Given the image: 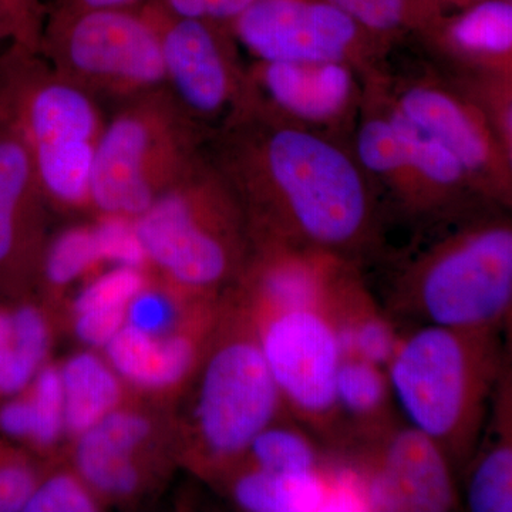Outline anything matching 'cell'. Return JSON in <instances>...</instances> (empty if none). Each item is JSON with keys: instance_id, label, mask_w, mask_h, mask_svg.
Segmentation results:
<instances>
[{"instance_id": "6da1fadb", "label": "cell", "mask_w": 512, "mask_h": 512, "mask_svg": "<svg viewBox=\"0 0 512 512\" xmlns=\"http://www.w3.org/2000/svg\"><path fill=\"white\" fill-rule=\"evenodd\" d=\"M237 194L252 241L322 249L357 265L376 238L375 202L355 161L329 140L271 119L252 101L207 154Z\"/></svg>"}, {"instance_id": "7a4b0ae2", "label": "cell", "mask_w": 512, "mask_h": 512, "mask_svg": "<svg viewBox=\"0 0 512 512\" xmlns=\"http://www.w3.org/2000/svg\"><path fill=\"white\" fill-rule=\"evenodd\" d=\"M501 333L417 325L386 366L406 423L446 454L456 474L473 457L491 399L510 365Z\"/></svg>"}, {"instance_id": "3957f363", "label": "cell", "mask_w": 512, "mask_h": 512, "mask_svg": "<svg viewBox=\"0 0 512 512\" xmlns=\"http://www.w3.org/2000/svg\"><path fill=\"white\" fill-rule=\"evenodd\" d=\"M107 117L101 103L64 79L39 52L0 55V123L28 150L45 197L90 205L94 153Z\"/></svg>"}, {"instance_id": "277c9868", "label": "cell", "mask_w": 512, "mask_h": 512, "mask_svg": "<svg viewBox=\"0 0 512 512\" xmlns=\"http://www.w3.org/2000/svg\"><path fill=\"white\" fill-rule=\"evenodd\" d=\"M394 318L501 333L510 328L512 228L485 218L431 245L400 271L389 293Z\"/></svg>"}, {"instance_id": "5b68a950", "label": "cell", "mask_w": 512, "mask_h": 512, "mask_svg": "<svg viewBox=\"0 0 512 512\" xmlns=\"http://www.w3.org/2000/svg\"><path fill=\"white\" fill-rule=\"evenodd\" d=\"M133 222L147 259L195 291L237 274L252 239L237 194L207 154Z\"/></svg>"}, {"instance_id": "8992f818", "label": "cell", "mask_w": 512, "mask_h": 512, "mask_svg": "<svg viewBox=\"0 0 512 512\" xmlns=\"http://www.w3.org/2000/svg\"><path fill=\"white\" fill-rule=\"evenodd\" d=\"M204 130L167 87L114 106L93 158L90 205L136 220L202 156Z\"/></svg>"}, {"instance_id": "52a82bcc", "label": "cell", "mask_w": 512, "mask_h": 512, "mask_svg": "<svg viewBox=\"0 0 512 512\" xmlns=\"http://www.w3.org/2000/svg\"><path fill=\"white\" fill-rule=\"evenodd\" d=\"M40 55L99 103L165 86L156 26L143 8L59 9L46 16Z\"/></svg>"}, {"instance_id": "ba28073f", "label": "cell", "mask_w": 512, "mask_h": 512, "mask_svg": "<svg viewBox=\"0 0 512 512\" xmlns=\"http://www.w3.org/2000/svg\"><path fill=\"white\" fill-rule=\"evenodd\" d=\"M239 328L228 332L202 369L194 421L197 443L214 463L244 456L251 441L286 412L272 379L251 309Z\"/></svg>"}, {"instance_id": "9c48e42d", "label": "cell", "mask_w": 512, "mask_h": 512, "mask_svg": "<svg viewBox=\"0 0 512 512\" xmlns=\"http://www.w3.org/2000/svg\"><path fill=\"white\" fill-rule=\"evenodd\" d=\"M251 312L286 412L326 447H338L343 423L336 377L345 356L328 313L323 308Z\"/></svg>"}, {"instance_id": "30bf717a", "label": "cell", "mask_w": 512, "mask_h": 512, "mask_svg": "<svg viewBox=\"0 0 512 512\" xmlns=\"http://www.w3.org/2000/svg\"><path fill=\"white\" fill-rule=\"evenodd\" d=\"M332 450L356 467L369 511L443 512L461 505L446 454L409 423L394 421Z\"/></svg>"}, {"instance_id": "8fae6325", "label": "cell", "mask_w": 512, "mask_h": 512, "mask_svg": "<svg viewBox=\"0 0 512 512\" xmlns=\"http://www.w3.org/2000/svg\"><path fill=\"white\" fill-rule=\"evenodd\" d=\"M141 8L157 29L165 87L202 130L222 117L227 123L251 103L249 79L239 70L220 23L175 18L153 0Z\"/></svg>"}, {"instance_id": "7c38bea8", "label": "cell", "mask_w": 512, "mask_h": 512, "mask_svg": "<svg viewBox=\"0 0 512 512\" xmlns=\"http://www.w3.org/2000/svg\"><path fill=\"white\" fill-rule=\"evenodd\" d=\"M232 23L261 62H343L363 29L326 0H256Z\"/></svg>"}, {"instance_id": "4fadbf2b", "label": "cell", "mask_w": 512, "mask_h": 512, "mask_svg": "<svg viewBox=\"0 0 512 512\" xmlns=\"http://www.w3.org/2000/svg\"><path fill=\"white\" fill-rule=\"evenodd\" d=\"M400 113L446 146L463 164L473 184L495 202H510L507 158L498 151L490 128L456 96L434 86H414L400 96Z\"/></svg>"}, {"instance_id": "5bb4252c", "label": "cell", "mask_w": 512, "mask_h": 512, "mask_svg": "<svg viewBox=\"0 0 512 512\" xmlns=\"http://www.w3.org/2000/svg\"><path fill=\"white\" fill-rule=\"evenodd\" d=\"M249 308L254 312L325 308L333 286L353 262L288 242L252 241Z\"/></svg>"}, {"instance_id": "9a60e30c", "label": "cell", "mask_w": 512, "mask_h": 512, "mask_svg": "<svg viewBox=\"0 0 512 512\" xmlns=\"http://www.w3.org/2000/svg\"><path fill=\"white\" fill-rule=\"evenodd\" d=\"M42 197L28 150L0 123V282H9L32 258Z\"/></svg>"}, {"instance_id": "2e32d148", "label": "cell", "mask_w": 512, "mask_h": 512, "mask_svg": "<svg viewBox=\"0 0 512 512\" xmlns=\"http://www.w3.org/2000/svg\"><path fill=\"white\" fill-rule=\"evenodd\" d=\"M249 83L286 116L308 123H329L343 116L355 90L343 62H261Z\"/></svg>"}, {"instance_id": "e0dca14e", "label": "cell", "mask_w": 512, "mask_h": 512, "mask_svg": "<svg viewBox=\"0 0 512 512\" xmlns=\"http://www.w3.org/2000/svg\"><path fill=\"white\" fill-rule=\"evenodd\" d=\"M464 498L471 512L512 511V379L505 367L473 457L464 468Z\"/></svg>"}, {"instance_id": "ac0fdd59", "label": "cell", "mask_w": 512, "mask_h": 512, "mask_svg": "<svg viewBox=\"0 0 512 512\" xmlns=\"http://www.w3.org/2000/svg\"><path fill=\"white\" fill-rule=\"evenodd\" d=\"M350 265L330 292L325 312L338 332L343 356H356L386 369L399 345L394 320L383 312Z\"/></svg>"}, {"instance_id": "d6986e66", "label": "cell", "mask_w": 512, "mask_h": 512, "mask_svg": "<svg viewBox=\"0 0 512 512\" xmlns=\"http://www.w3.org/2000/svg\"><path fill=\"white\" fill-rule=\"evenodd\" d=\"M150 434V423L134 413L107 414L80 434L77 467L87 483L101 493L128 495L136 490L138 471L131 454Z\"/></svg>"}, {"instance_id": "ffe728a7", "label": "cell", "mask_w": 512, "mask_h": 512, "mask_svg": "<svg viewBox=\"0 0 512 512\" xmlns=\"http://www.w3.org/2000/svg\"><path fill=\"white\" fill-rule=\"evenodd\" d=\"M113 369L146 389H168L190 375L198 343L188 335L151 336L124 325L106 346Z\"/></svg>"}, {"instance_id": "44dd1931", "label": "cell", "mask_w": 512, "mask_h": 512, "mask_svg": "<svg viewBox=\"0 0 512 512\" xmlns=\"http://www.w3.org/2000/svg\"><path fill=\"white\" fill-rule=\"evenodd\" d=\"M336 400L343 423V440L338 447L397 421L386 369L369 360L343 357L336 377Z\"/></svg>"}, {"instance_id": "7402d4cb", "label": "cell", "mask_w": 512, "mask_h": 512, "mask_svg": "<svg viewBox=\"0 0 512 512\" xmlns=\"http://www.w3.org/2000/svg\"><path fill=\"white\" fill-rule=\"evenodd\" d=\"M64 427L74 434L92 429L116 409L120 383L100 357L83 352L67 360L62 370Z\"/></svg>"}, {"instance_id": "603a6c76", "label": "cell", "mask_w": 512, "mask_h": 512, "mask_svg": "<svg viewBox=\"0 0 512 512\" xmlns=\"http://www.w3.org/2000/svg\"><path fill=\"white\" fill-rule=\"evenodd\" d=\"M49 350V329L33 306L0 311V396L25 390Z\"/></svg>"}, {"instance_id": "cb8c5ba5", "label": "cell", "mask_w": 512, "mask_h": 512, "mask_svg": "<svg viewBox=\"0 0 512 512\" xmlns=\"http://www.w3.org/2000/svg\"><path fill=\"white\" fill-rule=\"evenodd\" d=\"M444 37L470 60L507 67L512 53L511 0H484L447 20Z\"/></svg>"}, {"instance_id": "d4e9b609", "label": "cell", "mask_w": 512, "mask_h": 512, "mask_svg": "<svg viewBox=\"0 0 512 512\" xmlns=\"http://www.w3.org/2000/svg\"><path fill=\"white\" fill-rule=\"evenodd\" d=\"M245 454L251 458V466L275 473H309L328 466L329 448L320 446L301 424L278 420L262 430L251 441Z\"/></svg>"}, {"instance_id": "484cf974", "label": "cell", "mask_w": 512, "mask_h": 512, "mask_svg": "<svg viewBox=\"0 0 512 512\" xmlns=\"http://www.w3.org/2000/svg\"><path fill=\"white\" fill-rule=\"evenodd\" d=\"M357 157L367 173L389 181L407 202L409 177L402 140L389 116L366 120L357 136Z\"/></svg>"}, {"instance_id": "4316f807", "label": "cell", "mask_w": 512, "mask_h": 512, "mask_svg": "<svg viewBox=\"0 0 512 512\" xmlns=\"http://www.w3.org/2000/svg\"><path fill=\"white\" fill-rule=\"evenodd\" d=\"M100 261L94 228H73L56 239L47 252L45 271L52 284L67 285Z\"/></svg>"}, {"instance_id": "83f0119b", "label": "cell", "mask_w": 512, "mask_h": 512, "mask_svg": "<svg viewBox=\"0 0 512 512\" xmlns=\"http://www.w3.org/2000/svg\"><path fill=\"white\" fill-rule=\"evenodd\" d=\"M140 269L116 266L92 282L74 302V312L127 311L128 303L144 289Z\"/></svg>"}, {"instance_id": "f1b7e54d", "label": "cell", "mask_w": 512, "mask_h": 512, "mask_svg": "<svg viewBox=\"0 0 512 512\" xmlns=\"http://www.w3.org/2000/svg\"><path fill=\"white\" fill-rule=\"evenodd\" d=\"M33 380L30 400L35 410V433L32 440L39 446H50L64 429L62 377L55 367H43Z\"/></svg>"}, {"instance_id": "f546056e", "label": "cell", "mask_w": 512, "mask_h": 512, "mask_svg": "<svg viewBox=\"0 0 512 512\" xmlns=\"http://www.w3.org/2000/svg\"><path fill=\"white\" fill-rule=\"evenodd\" d=\"M100 261H109L116 266L140 269L147 261L144 249L134 229L133 220L120 217H104L94 227Z\"/></svg>"}, {"instance_id": "4dcf8cb0", "label": "cell", "mask_w": 512, "mask_h": 512, "mask_svg": "<svg viewBox=\"0 0 512 512\" xmlns=\"http://www.w3.org/2000/svg\"><path fill=\"white\" fill-rule=\"evenodd\" d=\"M96 510L93 498L79 481L70 476H56L36 485L26 503V512H90Z\"/></svg>"}, {"instance_id": "1f68e13d", "label": "cell", "mask_w": 512, "mask_h": 512, "mask_svg": "<svg viewBox=\"0 0 512 512\" xmlns=\"http://www.w3.org/2000/svg\"><path fill=\"white\" fill-rule=\"evenodd\" d=\"M0 20L13 45L39 52L46 15L39 0H0Z\"/></svg>"}, {"instance_id": "d6a6232c", "label": "cell", "mask_w": 512, "mask_h": 512, "mask_svg": "<svg viewBox=\"0 0 512 512\" xmlns=\"http://www.w3.org/2000/svg\"><path fill=\"white\" fill-rule=\"evenodd\" d=\"M345 12L363 30L384 33L399 28L407 18L409 0H326Z\"/></svg>"}, {"instance_id": "836d02e7", "label": "cell", "mask_w": 512, "mask_h": 512, "mask_svg": "<svg viewBox=\"0 0 512 512\" xmlns=\"http://www.w3.org/2000/svg\"><path fill=\"white\" fill-rule=\"evenodd\" d=\"M174 322V303L161 293L143 289L134 296L133 301L128 303L127 325L147 335H168L173 329Z\"/></svg>"}, {"instance_id": "e575fe53", "label": "cell", "mask_w": 512, "mask_h": 512, "mask_svg": "<svg viewBox=\"0 0 512 512\" xmlns=\"http://www.w3.org/2000/svg\"><path fill=\"white\" fill-rule=\"evenodd\" d=\"M175 18L202 20V22H234L256 0H153Z\"/></svg>"}, {"instance_id": "d590c367", "label": "cell", "mask_w": 512, "mask_h": 512, "mask_svg": "<svg viewBox=\"0 0 512 512\" xmlns=\"http://www.w3.org/2000/svg\"><path fill=\"white\" fill-rule=\"evenodd\" d=\"M36 485L35 474L25 463L0 450V512L23 511Z\"/></svg>"}, {"instance_id": "8d00e7d4", "label": "cell", "mask_w": 512, "mask_h": 512, "mask_svg": "<svg viewBox=\"0 0 512 512\" xmlns=\"http://www.w3.org/2000/svg\"><path fill=\"white\" fill-rule=\"evenodd\" d=\"M127 311H86L76 313V333L86 345L106 348L126 325Z\"/></svg>"}, {"instance_id": "74e56055", "label": "cell", "mask_w": 512, "mask_h": 512, "mask_svg": "<svg viewBox=\"0 0 512 512\" xmlns=\"http://www.w3.org/2000/svg\"><path fill=\"white\" fill-rule=\"evenodd\" d=\"M0 431L12 439L32 440L35 433V410L30 397L10 400L0 407Z\"/></svg>"}, {"instance_id": "f35d334b", "label": "cell", "mask_w": 512, "mask_h": 512, "mask_svg": "<svg viewBox=\"0 0 512 512\" xmlns=\"http://www.w3.org/2000/svg\"><path fill=\"white\" fill-rule=\"evenodd\" d=\"M484 2V0H409V10L407 16L419 13L421 18L427 15H436L441 10L461 8L466 9L468 6L476 5V3Z\"/></svg>"}, {"instance_id": "ab89813d", "label": "cell", "mask_w": 512, "mask_h": 512, "mask_svg": "<svg viewBox=\"0 0 512 512\" xmlns=\"http://www.w3.org/2000/svg\"><path fill=\"white\" fill-rule=\"evenodd\" d=\"M141 0H59L55 8L59 9H130L138 8Z\"/></svg>"}, {"instance_id": "60d3db41", "label": "cell", "mask_w": 512, "mask_h": 512, "mask_svg": "<svg viewBox=\"0 0 512 512\" xmlns=\"http://www.w3.org/2000/svg\"><path fill=\"white\" fill-rule=\"evenodd\" d=\"M10 39L8 29H6V26L3 25L2 20H0V43L3 42V40Z\"/></svg>"}]
</instances>
